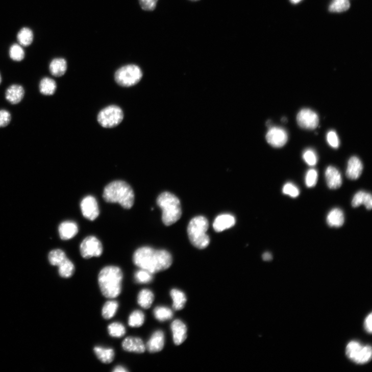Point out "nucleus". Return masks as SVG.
I'll list each match as a JSON object with an SVG mask.
<instances>
[{"mask_svg":"<svg viewBox=\"0 0 372 372\" xmlns=\"http://www.w3.org/2000/svg\"><path fill=\"white\" fill-rule=\"evenodd\" d=\"M158 0H139L142 10L145 11H153L157 6Z\"/></svg>","mask_w":372,"mask_h":372,"instance_id":"37998d69","label":"nucleus"},{"mask_svg":"<svg viewBox=\"0 0 372 372\" xmlns=\"http://www.w3.org/2000/svg\"><path fill=\"white\" fill-rule=\"evenodd\" d=\"M33 33L28 28H23L20 30L17 34V39L20 45L29 46L33 42Z\"/></svg>","mask_w":372,"mask_h":372,"instance_id":"cd10ccee","label":"nucleus"},{"mask_svg":"<svg viewBox=\"0 0 372 372\" xmlns=\"http://www.w3.org/2000/svg\"><path fill=\"white\" fill-rule=\"evenodd\" d=\"M103 197L107 202L118 203L127 210L131 209L135 202L133 188L122 181H115L109 184L104 189Z\"/></svg>","mask_w":372,"mask_h":372,"instance_id":"f03ea898","label":"nucleus"},{"mask_svg":"<svg viewBox=\"0 0 372 372\" xmlns=\"http://www.w3.org/2000/svg\"><path fill=\"white\" fill-rule=\"evenodd\" d=\"M67 68L66 61L63 58L54 59L49 65L51 73L56 77L63 76L66 72Z\"/></svg>","mask_w":372,"mask_h":372,"instance_id":"b1692460","label":"nucleus"},{"mask_svg":"<svg viewBox=\"0 0 372 372\" xmlns=\"http://www.w3.org/2000/svg\"><path fill=\"white\" fill-rule=\"evenodd\" d=\"M142 76L141 68L137 65L131 64L119 68L115 73V79L119 86L130 87L137 85Z\"/></svg>","mask_w":372,"mask_h":372,"instance_id":"423d86ee","label":"nucleus"},{"mask_svg":"<svg viewBox=\"0 0 372 372\" xmlns=\"http://www.w3.org/2000/svg\"><path fill=\"white\" fill-rule=\"evenodd\" d=\"M48 258L52 265L58 266L67 258V257L62 250H55L49 253Z\"/></svg>","mask_w":372,"mask_h":372,"instance_id":"f704fd0d","label":"nucleus"},{"mask_svg":"<svg viewBox=\"0 0 372 372\" xmlns=\"http://www.w3.org/2000/svg\"><path fill=\"white\" fill-rule=\"evenodd\" d=\"M299 126L306 130H313L318 125L319 118L316 112L309 109H303L297 116Z\"/></svg>","mask_w":372,"mask_h":372,"instance_id":"9d476101","label":"nucleus"},{"mask_svg":"<svg viewBox=\"0 0 372 372\" xmlns=\"http://www.w3.org/2000/svg\"><path fill=\"white\" fill-rule=\"evenodd\" d=\"M361 161L356 156L352 157L348 164L346 176L351 180H356L360 178L363 171Z\"/></svg>","mask_w":372,"mask_h":372,"instance_id":"4468645a","label":"nucleus"},{"mask_svg":"<svg viewBox=\"0 0 372 372\" xmlns=\"http://www.w3.org/2000/svg\"><path fill=\"white\" fill-rule=\"evenodd\" d=\"M327 140L328 144L333 148H337L339 146L340 142L337 133L331 131L327 134Z\"/></svg>","mask_w":372,"mask_h":372,"instance_id":"79ce46f5","label":"nucleus"},{"mask_svg":"<svg viewBox=\"0 0 372 372\" xmlns=\"http://www.w3.org/2000/svg\"><path fill=\"white\" fill-rule=\"evenodd\" d=\"M10 57L12 60L16 62H20L25 57V53L20 45H13L10 49Z\"/></svg>","mask_w":372,"mask_h":372,"instance_id":"c9c22d12","label":"nucleus"},{"mask_svg":"<svg viewBox=\"0 0 372 372\" xmlns=\"http://www.w3.org/2000/svg\"><path fill=\"white\" fill-rule=\"evenodd\" d=\"M145 316L140 310L134 311L130 316L129 324L132 327H141L144 323Z\"/></svg>","mask_w":372,"mask_h":372,"instance_id":"72a5a7b5","label":"nucleus"},{"mask_svg":"<svg viewBox=\"0 0 372 372\" xmlns=\"http://www.w3.org/2000/svg\"><path fill=\"white\" fill-rule=\"evenodd\" d=\"M109 335L114 338H121L125 335L126 329L121 323L115 322L111 324L108 328Z\"/></svg>","mask_w":372,"mask_h":372,"instance_id":"2f4dec72","label":"nucleus"},{"mask_svg":"<svg viewBox=\"0 0 372 372\" xmlns=\"http://www.w3.org/2000/svg\"><path fill=\"white\" fill-rule=\"evenodd\" d=\"M170 295L173 300V308L176 310H180L184 308L186 303V297L185 294L177 289H173Z\"/></svg>","mask_w":372,"mask_h":372,"instance_id":"bb28decb","label":"nucleus"},{"mask_svg":"<svg viewBox=\"0 0 372 372\" xmlns=\"http://www.w3.org/2000/svg\"><path fill=\"white\" fill-rule=\"evenodd\" d=\"M344 215L340 209L331 210L327 216V223L330 227L340 228L344 223Z\"/></svg>","mask_w":372,"mask_h":372,"instance_id":"412c9836","label":"nucleus"},{"mask_svg":"<svg viewBox=\"0 0 372 372\" xmlns=\"http://www.w3.org/2000/svg\"><path fill=\"white\" fill-rule=\"evenodd\" d=\"M350 3L349 0H333L329 6V10L331 12L341 13L349 9Z\"/></svg>","mask_w":372,"mask_h":372,"instance_id":"473e14b6","label":"nucleus"},{"mask_svg":"<svg viewBox=\"0 0 372 372\" xmlns=\"http://www.w3.org/2000/svg\"><path fill=\"white\" fill-rule=\"evenodd\" d=\"M56 82L49 77H45L39 82V90L41 94L46 96L54 95L57 90Z\"/></svg>","mask_w":372,"mask_h":372,"instance_id":"5701e85b","label":"nucleus"},{"mask_svg":"<svg viewBox=\"0 0 372 372\" xmlns=\"http://www.w3.org/2000/svg\"><path fill=\"white\" fill-rule=\"evenodd\" d=\"M80 251L81 256L89 259L92 257H99L103 252L102 243L96 237L90 236L82 241Z\"/></svg>","mask_w":372,"mask_h":372,"instance_id":"1a4fd4ad","label":"nucleus"},{"mask_svg":"<svg viewBox=\"0 0 372 372\" xmlns=\"http://www.w3.org/2000/svg\"><path fill=\"white\" fill-rule=\"evenodd\" d=\"M123 350L128 352L138 354L143 353L145 351V346L142 340L139 338L129 337L122 342Z\"/></svg>","mask_w":372,"mask_h":372,"instance_id":"2eb2a0df","label":"nucleus"},{"mask_svg":"<svg viewBox=\"0 0 372 372\" xmlns=\"http://www.w3.org/2000/svg\"><path fill=\"white\" fill-rule=\"evenodd\" d=\"M305 161L311 166L315 165L318 161L316 153L311 149H308L305 151L303 155Z\"/></svg>","mask_w":372,"mask_h":372,"instance_id":"ea45409f","label":"nucleus"},{"mask_svg":"<svg viewBox=\"0 0 372 372\" xmlns=\"http://www.w3.org/2000/svg\"><path fill=\"white\" fill-rule=\"evenodd\" d=\"M346 355L352 361L362 364L370 360L372 351L368 345L363 346L357 341H351L346 346Z\"/></svg>","mask_w":372,"mask_h":372,"instance_id":"6e6552de","label":"nucleus"},{"mask_svg":"<svg viewBox=\"0 0 372 372\" xmlns=\"http://www.w3.org/2000/svg\"><path fill=\"white\" fill-rule=\"evenodd\" d=\"M352 204L354 208L364 205L367 210H370L372 207L371 195L363 191H359L353 197Z\"/></svg>","mask_w":372,"mask_h":372,"instance_id":"4be33fe9","label":"nucleus"},{"mask_svg":"<svg viewBox=\"0 0 372 372\" xmlns=\"http://www.w3.org/2000/svg\"><path fill=\"white\" fill-rule=\"evenodd\" d=\"M282 121H286V118H283L282 119Z\"/></svg>","mask_w":372,"mask_h":372,"instance_id":"8fccbe9b","label":"nucleus"},{"mask_svg":"<svg viewBox=\"0 0 372 372\" xmlns=\"http://www.w3.org/2000/svg\"><path fill=\"white\" fill-rule=\"evenodd\" d=\"M118 304L116 301H109L105 303L102 309V315L106 319L112 318L116 313Z\"/></svg>","mask_w":372,"mask_h":372,"instance_id":"7c9ffc66","label":"nucleus"},{"mask_svg":"<svg viewBox=\"0 0 372 372\" xmlns=\"http://www.w3.org/2000/svg\"><path fill=\"white\" fill-rule=\"evenodd\" d=\"M123 113L120 108L111 105L103 109L98 114L97 120L100 125L105 128L117 127L122 121Z\"/></svg>","mask_w":372,"mask_h":372,"instance_id":"0eeeda50","label":"nucleus"},{"mask_svg":"<svg viewBox=\"0 0 372 372\" xmlns=\"http://www.w3.org/2000/svg\"><path fill=\"white\" fill-rule=\"evenodd\" d=\"M190 1H192V2H197V1H199V0H190Z\"/></svg>","mask_w":372,"mask_h":372,"instance_id":"3c124183","label":"nucleus"},{"mask_svg":"<svg viewBox=\"0 0 372 372\" xmlns=\"http://www.w3.org/2000/svg\"><path fill=\"white\" fill-rule=\"evenodd\" d=\"M80 208L83 215L91 221L95 220L99 216L98 203L93 196L88 195L83 199L80 203Z\"/></svg>","mask_w":372,"mask_h":372,"instance_id":"9b49d317","label":"nucleus"},{"mask_svg":"<svg viewBox=\"0 0 372 372\" xmlns=\"http://www.w3.org/2000/svg\"><path fill=\"white\" fill-rule=\"evenodd\" d=\"M129 370L126 368L121 365L116 366L113 370V371L114 372H127Z\"/></svg>","mask_w":372,"mask_h":372,"instance_id":"a18cd8bd","label":"nucleus"},{"mask_svg":"<svg viewBox=\"0 0 372 372\" xmlns=\"http://www.w3.org/2000/svg\"><path fill=\"white\" fill-rule=\"evenodd\" d=\"M235 217L230 214H225L219 215L213 223V228L217 232H221L230 229L235 225Z\"/></svg>","mask_w":372,"mask_h":372,"instance_id":"6ab92c4d","label":"nucleus"},{"mask_svg":"<svg viewBox=\"0 0 372 372\" xmlns=\"http://www.w3.org/2000/svg\"><path fill=\"white\" fill-rule=\"evenodd\" d=\"M283 193L292 197H297L300 193L299 188L292 183H287L283 187Z\"/></svg>","mask_w":372,"mask_h":372,"instance_id":"4c0bfd02","label":"nucleus"},{"mask_svg":"<svg viewBox=\"0 0 372 372\" xmlns=\"http://www.w3.org/2000/svg\"><path fill=\"white\" fill-rule=\"evenodd\" d=\"M11 120L12 116L9 111L5 109L0 110V128L8 126Z\"/></svg>","mask_w":372,"mask_h":372,"instance_id":"a19ab883","label":"nucleus"},{"mask_svg":"<svg viewBox=\"0 0 372 372\" xmlns=\"http://www.w3.org/2000/svg\"><path fill=\"white\" fill-rule=\"evenodd\" d=\"M209 227L208 219L203 216L193 218L188 225L187 233L190 241L198 249H204L210 244V238L206 233Z\"/></svg>","mask_w":372,"mask_h":372,"instance_id":"39448f33","label":"nucleus"},{"mask_svg":"<svg viewBox=\"0 0 372 372\" xmlns=\"http://www.w3.org/2000/svg\"><path fill=\"white\" fill-rule=\"evenodd\" d=\"M78 231L77 224L71 221L63 222L59 227L60 236L63 240L72 238L77 234Z\"/></svg>","mask_w":372,"mask_h":372,"instance_id":"aec40b11","label":"nucleus"},{"mask_svg":"<svg viewBox=\"0 0 372 372\" xmlns=\"http://www.w3.org/2000/svg\"><path fill=\"white\" fill-rule=\"evenodd\" d=\"M263 259L265 261H271L272 259V255L269 253H265L263 254Z\"/></svg>","mask_w":372,"mask_h":372,"instance_id":"49530a36","label":"nucleus"},{"mask_svg":"<svg viewBox=\"0 0 372 372\" xmlns=\"http://www.w3.org/2000/svg\"><path fill=\"white\" fill-rule=\"evenodd\" d=\"M135 279L138 283H149L153 280V274L146 270L140 269L135 274Z\"/></svg>","mask_w":372,"mask_h":372,"instance_id":"e433bc0d","label":"nucleus"},{"mask_svg":"<svg viewBox=\"0 0 372 372\" xmlns=\"http://www.w3.org/2000/svg\"><path fill=\"white\" fill-rule=\"evenodd\" d=\"M266 139L267 142L274 147H281L287 142L288 136L286 132L283 129L274 127L267 132Z\"/></svg>","mask_w":372,"mask_h":372,"instance_id":"f8f14e48","label":"nucleus"},{"mask_svg":"<svg viewBox=\"0 0 372 372\" xmlns=\"http://www.w3.org/2000/svg\"><path fill=\"white\" fill-rule=\"evenodd\" d=\"M372 314L371 313H370L365 318L364 320V327L365 330L366 331V332L368 333L371 334V331H372V327H371V319H372Z\"/></svg>","mask_w":372,"mask_h":372,"instance_id":"c03bdc74","label":"nucleus"},{"mask_svg":"<svg viewBox=\"0 0 372 372\" xmlns=\"http://www.w3.org/2000/svg\"><path fill=\"white\" fill-rule=\"evenodd\" d=\"M24 94L23 87L19 85H12L6 90V98L11 104L17 105L22 101Z\"/></svg>","mask_w":372,"mask_h":372,"instance_id":"f3484780","label":"nucleus"},{"mask_svg":"<svg viewBox=\"0 0 372 372\" xmlns=\"http://www.w3.org/2000/svg\"><path fill=\"white\" fill-rule=\"evenodd\" d=\"M122 278V272L117 266H108L102 269L98 281L103 295L109 299L118 297L121 291Z\"/></svg>","mask_w":372,"mask_h":372,"instance_id":"7ed1b4c3","label":"nucleus"},{"mask_svg":"<svg viewBox=\"0 0 372 372\" xmlns=\"http://www.w3.org/2000/svg\"><path fill=\"white\" fill-rule=\"evenodd\" d=\"M290 1L293 4H297L300 3L302 0H290Z\"/></svg>","mask_w":372,"mask_h":372,"instance_id":"de8ad7c7","label":"nucleus"},{"mask_svg":"<svg viewBox=\"0 0 372 372\" xmlns=\"http://www.w3.org/2000/svg\"><path fill=\"white\" fill-rule=\"evenodd\" d=\"M171 330L175 343L177 345L182 344L187 338V329L185 324L177 319L171 324Z\"/></svg>","mask_w":372,"mask_h":372,"instance_id":"dca6fc26","label":"nucleus"},{"mask_svg":"<svg viewBox=\"0 0 372 372\" xmlns=\"http://www.w3.org/2000/svg\"><path fill=\"white\" fill-rule=\"evenodd\" d=\"M59 273L61 277L65 278L71 277L74 274L75 267L72 262L67 258L59 266Z\"/></svg>","mask_w":372,"mask_h":372,"instance_id":"c85d7f7f","label":"nucleus"},{"mask_svg":"<svg viewBox=\"0 0 372 372\" xmlns=\"http://www.w3.org/2000/svg\"><path fill=\"white\" fill-rule=\"evenodd\" d=\"M154 300L153 292L147 289H143L138 296V303L143 309H149Z\"/></svg>","mask_w":372,"mask_h":372,"instance_id":"a878e982","label":"nucleus"},{"mask_svg":"<svg viewBox=\"0 0 372 372\" xmlns=\"http://www.w3.org/2000/svg\"><path fill=\"white\" fill-rule=\"evenodd\" d=\"M154 314L155 318L160 321L170 320L173 315V312L171 309L164 307L156 308L154 311Z\"/></svg>","mask_w":372,"mask_h":372,"instance_id":"c756f323","label":"nucleus"},{"mask_svg":"<svg viewBox=\"0 0 372 372\" xmlns=\"http://www.w3.org/2000/svg\"><path fill=\"white\" fill-rule=\"evenodd\" d=\"M325 178L327 186L331 189H337L342 184V179L340 172L333 166H329L326 169Z\"/></svg>","mask_w":372,"mask_h":372,"instance_id":"ddd939ff","label":"nucleus"},{"mask_svg":"<svg viewBox=\"0 0 372 372\" xmlns=\"http://www.w3.org/2000/svg\"><path fill=\"white\" fill-rule=\"evenodd\" d=\"M164 335L161 330L156 331L146 344V349L151 353L160 352L164 347Z\"/></svg>","mask_w":372,"mask_h":372,"instance_id":"a211bd4d","label":"nucleus"},{"mask_svg":"<svg viewBox=\"0 0 372 372\" xmlns=\"http://www.w3.org/2000/svg\"><path fill=\"white\" fill-rule=\"evenodd\" d=\"M157 203L162 211V220L165 226H170L181 218V202L175 194L169 192H163L158 196Z\"/></svg>","mask_w":372,"mask_h":372,"instance_id":"20e7f679","label":"nucleus"},{"mask_svg":"<svg viewBox=\"0 0 372 372\" xmlns=\"http://www.w3.org/2000/svg\"><path fill=\"white\" fill-rule=\"evenodd\" d=\"M318 180V173L315 169H310L306 173L305 177V183L306 186L309 188L314 187Z\"/></svg>","mask_w":372,"mask_h":372,"instance_id":"58836bf2","label":"nucleus"},{"mask_svg":"<svg viewBox=\"0 0 372 372\" xmlns=\"http://www.w3.org/2000/svg\"><path fill=\"white\" fill-rule=\"evenodd\" d=\"M94 351L98 359L104 363H110L114 358L115 354L113 349L96 346Z\"/></svg>","mask_w":372,"mask_h":372,"instance_id":"393cba45","label":"nucleus"},{"mask_svg":"<svg viewBox=\"0 0 372 372\" xmlns=\"http://www.w3.org/2000/svg\"><path fill=\"white\" fill-rule=\"evenodd\" d=\"M133 262L140 269L154 274L168 269L172 264V258L166 251L143 246L135 252Z\"/></svg>","mask_w":372,"mask_h":372,"instance_id":"f257e3e1","label":"nucleus"},{"mask_svg":"<svg viewBox=\"0 0 372 372\" xmlns=\"http://www.w3.org/2000/svg\"><path fill=\"white\" fill-rule=\"evenodd\" d=\"M2 82V77L1 73H0V85H1Z\"/></svg>","mask_w":372,"mask_h":372,"instance_id":"09e8293b","label":"nucleus"}]
</instances>
